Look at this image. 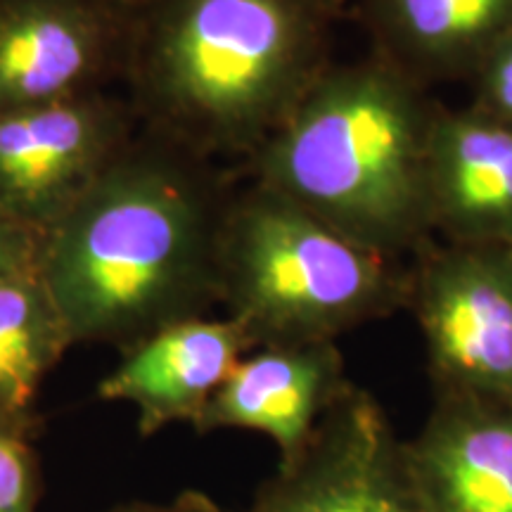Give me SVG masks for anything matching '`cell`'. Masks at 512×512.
Wrapping results in <instances>:
<instances>
[{
    "label": "cell",
    "mask_w": 512,
    "mask_h": 512,
    "mask_svg": "<svg viewBox=\"0 0 512 512\" xmlns=\"http://www.w3.org/2000/svg\"><path fill=\"white\" fill-rule=\"evenodd\" d=\"M230 195L211 159L140 128L43 233L38 273L72 342L126 351L164 325L209 316Z\"/></svg>",
    "instance_id": "1"
},
{
    "label": "cell",
    "mask_w": 512,
    "mask_h": 512,
    "mask_svg": "<svg viewBox=\"0 0 512 512\" xmlns=\"http://www.w3.org/2000/svg\"><path fill=\"white\" fill-rule=\"evenodd\" d=\"M349 0H150L124 67L143 131L204 159L249 157L332 64Z\"/></svg>",
    "instance_id": "2"
},
{
    "label": "cell",
    "mask_w": 512,
    "mask_h": 512,
    "mask_svg": "<svg viewBox=\"0 0 512 512\" xmlns=\"http://www.w3.org/2000/svg\"><path fill=\"white\" fill-rule=\"evenodd\" d=\"M439 107L430 88L373 53L332 62L247 159L249 181L399 261L432 235L427 150Z\"/></svg>",
    "instance_id": "3"
},
{
    "label": "cell",
    "mask_w": 512,
    "mask_h": 512,
    "mask_svg": "<svg viewBox=\"0 0 512 512\" xmlns=\"http://www.w3.org/2000/svg\"><path fill=\"white\" fill-rule=\"evenodd\" d=\"M408 273L266 185L230 195L219 304L254 349L337 342L406 306Z\"/></svg>",
    "instance_id": "4"
},
{
    "label": "cell",
    "mask_w": 512,
    "mask_h": 512,
    "mask_svg": "<svg viewBox=\"0 0 512 512\" xmlns=\"http://www.w3.org/2000/svg\"><path fill=\"white\" fill-rule=\"evenodd\" d=\"M434 394L512 401V247L444 242L408 273Z\"/></svg>",
    "instance_id": "5"
},
{
    "label": "cell",
    "mask_w": 512,
    "mask_h": 512,
    "mask_svg": "<svg viewBox=\"0 0 512 512\" xmlns=\"http://www.w3.org/2000/svg\"><path fill=\"white\" fill-rule=\"evenodd\" d=\"M138 131L128 100L107 91L0 112V211L43 235Z\"/></svg>",
    "instance_id": "6"
},
{
    "label": "cell",
    "mask_w": 512,
    "mask_h": 512,
    "mask_svg": "<svg viewBox=\"0 0 512 512\" xmlns=\"http://www.w3.org/2000/svg\"><path fill=\"white\" fill-rule=\"evenodd\" d=\"M242 512H430L377 396L351 382L302 451L275 465Z\"/></svg>",
    "instance_id": "7"
},
{
    "label": "cell",
    "mask_w": 512,
    "mask_h": 512,
    "mask_svg": "<svg viewBox=\"0 0 512 512\" xmlns=\"http://www.w3.org/2000/svg\"><path fill=\"white\" fill-rule=\"evenodd\" d=\"M131 22L107 0H0V112L105 91Z\"/></svg>",
    "instance_id": "8"
},
{
    "label": "cell",
    "mask_w": 512,
    "mask_h": 512,
    "mask_svg": "<svg viewBox=\"0 0 512 512\" xmlns=\"http://www.w3.org/2000/svg\"><path fill=\"white\" fill-rule=\"evenodd\" d=\"M252 349L245 330L228 316L178 320L121 351L95 394L136 408L143 439L169 425L195 427L211 396Z\"/></svg>",
    "instance_id": "9"
},
{
    "label": "cell",
    "mask_w": 512,
    "mask_h": 512,
    "mask_svg": "<svg viewBox=\"0 0 512 512\" xmlns=\"http://www.w3.org/2000/svg\"><path fill=\"white\" fill-rule=\"evenodd\" d=\"M349 384L337 342L252 349L211 396L192 430L264 434L278 448V463H287L309 444Z\"/></svg>",
    "instance_id": "10"
},
{
    "label": "cell",
    "mask_w": 512,
    "mask_h": 512,
    "mask_svg": "<svg viewBox=\"0 0 512 512\" xmlns=\"http://www.w3.org/2000/svg\"><path fill=\"white\" fill-rule=\"evenodd\" d=\"M403 451L430 512H512V401L434 394Z\"/></svg>",
    "instance_id": "11"
},
{
    "label": "cell",
    "mask_w": 512,
    "mask_h": 512,
    "mask_svg": "<svg viewBox=\"0 0 512 512\" xmlns=\"http://www.w3.org/2000/svg\"><path fill=\"white\" fill-rule=\"evenodd\" d=\"M432 233L512 247V126L467 105L439 107L427 150Z\"/></svg>",
    "instance_id": "12"
},
{
    "label": "cell",
    "mask_w": 512,
    "mask_h": 512,
    "mask_svg": "<svg viewBox=\"0 0 512 512\" xmlns=\"http://www.w3.org/2000/svg\"><path fill=\"white\" fill-rule=\"evenodd\" d=\"M370 53L430 88L470 81L512 31V0H349Z\"/></svg>",
    "instance_id": "13"
},
{
    "label": "cell",
    "mask_w": 512,
    "mask_h": 512,
    "mask_svg": "<svg viewBox=\"0 0 512 512\" xmlns=\"http://www.w3.org/2000/svg\"><path fill=\"white\" fill-rule=\"evenodd\" d=\"M74 347L41 273L0 278V415L36 422L46 377Z\"/></svg>",
    "instance_id": "14"
},
{
    "label": "cell",
    "mask_w": 512,
    "mask_h": 512,
    "mask_svg": "<svg viewBox=\"0 0 512 512\" xmlns=\"http://www.w3.org/2000/svg\"><path fill=\"white\" fill-rule=\"evenodd\" d=\"M36 422L0 415V512H41L43 472Z\"/></svg>",
    "instance_id": "15"
},
{
    "label": "cell",
    "mask_w": 512,
    "mask_h": 512,
    "mask_svg": "<svg viewBox=\"0 0 512 512\" xmlns=\"http://www.w3.org/2000/svg\"><path fill=\"white\" fill-rule=\"evenodd\" d=\"M470 83V105L512 126V31L484 55Z\"/></svg>",
    "instance_id": "16"
},
{
    "label": "cell",
    "mask_w": 512,
    "mask_h": 512,
    "mask_svg": "<svg viewBox=\"0 0 512 512\" xmlns=\"http://www.w3.org/2000/svg\"><path fill=\"white\" fill-rule=\"evenodd\" d=\"M43 235L0 211V278L38 271Z\"/></svg>",
    "instance_id": "17"
},
{
    "label": "cell",
    "mask_w": 512,
    "mask_h": 512,
    "mask_svg": "<svg viewBox=\"0 0 512 512\" xmlns=\"http://www.w3.org/2000/svg\"><path fill=\"white\" fill-rule=\"evenodd\" d=\"M105 512H228L209 494L197 489H185L166 501H126L112 505Z\"/></svg>",
    "instance_id": "18"
},
{
    "label": "cell",
    "mask_w": 512,
    "mask_h": 512,
    "mask_svg": "<svg viewBox=\"0 0 512 512\" xmlns=\"http://www.w3.org/2000/svg\"><path fill=\"white\" fill-rule=\"evenodd\" d=\"M107 3L114 5V8L128 12V15H133V12H138L143 5L150 3V0H107Z\"/></svg>",
    "instance_id": "19"
}]
</instances>
